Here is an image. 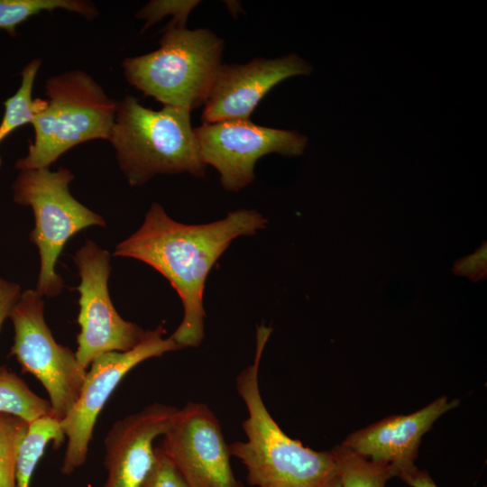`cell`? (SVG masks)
Listing matches in <instances>:
<instances>
[{
	"label": "cell",
	"instance_id": "1",
	"mask_svg": "<svg viewBox=\"0 0 487 487\" xmlns=\"http://www.w3.org/2000/svg\"><path fill=\"white\" fill-rule=\"evenodd\" d=\"M266 224L259 212L240 209L216 222L186 225L152 203L142 226L116 245L114 255L142 261L169 280L184 309L170 336L181 349L197 347L204 338L203 294L211 268L234 239L253 235Z\"/></svg>",
	"mask_w": 487,
	"mask_h": 487
},
{
	"label": "cell",
	"instance_id": "2",
	"mask_svg": "<svg viewBox=\"0 0 487 487\" xmlns=\"http://www.w3.org/2000/svg\"><path fill=\"white\" fill-rule=\"evenodd\" d=\"M271 328L256 329L252 364L236 377V391L245 404L242 427L246 440L228 445L231 456L245 466L249 484L256 487H342L335 455L317 452L287 436L269 413L259 386V368Z\"/></svg>",
	"mask_w": 487,
	"mask_h": 487
},
{
	"label": "cell",
	"instance_id": "3",
	"mask_svg": "<svg viewBox=\"0 0 487 487\" xmlns=\"http://www.w3.org/2000/svg\"><path fill=\"white\" fill-rule=\"evenodd\" d=\"M190 113L169 106L153 110L129 95L118 102L108 142L131 186L143 185L157 174L204 176L206 164Z\"/></svg>",
	"mask_w": 487,
	"mask_h": 487
},
{
	"label": "cell",
	"instance_id": "4",
	"mask_svg": "<svg viewBox=\"0 0 487 487\" xmlns=\"http://www.w3.org/2000/svg\"><path fill=\"white\" fill-rule=\"evenodd\" d=\"M152 52L126 58L130 85L163 106L189 112L205 105L222 65L224 41L208 29L168 24Z\"/></svg>",
	"mask_w": 487,
	"mask_h": 487
},
{
	"label": "cell",
	"instance_id": "5",
	"mask_svg": "<svg viewBox=\"0 0 487 487\" xmlns=\"http://www.w3.org/2000/svg\"><path fill=\"white\" fill-rule=\"evenodd\" d=\"M46 105L31 124L34 140L28 154L16 161L19 170L49 168L80 143L109 140L118 102L87 73L73 69L45 82Z\"/></svg>",
	"mask_w": 487,
	"mask_h": 487
},
{
	"label": "cell",
	"instance_id": "6",
	"mask_svg": "<svg viewBox=\"0 0 487 487\" xmlns=\"http://www.w3.org/2000/svg\"><path fill=\"white\" fill-rule=\"evenodd\" d=\"M74 175L69 169H27L19 171L12 189L14 200L30 207L35 225L30 234L40 254V272L36 291L41 296L59 295L63 287L56 272L57 260L66 243L89 226H105L106 221L70 193Z\"/></svg>",
	"mask_w": 487,
	"mask_h": 487
},
{
	"label": "cell",
	"instance_id": "7",
	"mask_svg": "<svg viewBox=\"0 0 487 487\" xmlns=\"http://www.w3.org/2000/svg\"><path fill=\"white\" fill-rule=\"evenodd\" d=\"M41 298L36 289H27L14 305L9 315L14 329L10 354L23 372L41 382L50 397L51 415L62 420L79 395L87 370L71 349L55 341L44 320Z\"/></svg>",
	"mask_w": 487,
	"mask_h": 487
},
{
	"label": "cell",
	"instance_id": "8",
	"mask_svg": "<svg viewBox=\"0 0 487 487\" xmlns=\"http://www.w3.org/2000/svg\"><path fill=\"white\" fill-rule=\"evenodd\" d=\"M159 326L136 346L125 352H108L96 357L87 372L79 395L61 420L67 446L60 467L70 475L87 459L89 443L99 413L122 379L142 362L181 349Z\"/></svg>",
	"mask_w": 487,
	"mask_h": 487
},
{
	"label": "cell",
	"instance_id": "9",
	"mask_svg": "<svg viewBox=\"0 0 487 487\" xmlns=\"http://www.w3.org/2000/svg\"><path fill=\"white\" fill-rule=\"evenodd\" d=\"M80 283L78 322L79 364L87 370L98 355L108 352H125L140 344L150 333L124 320L115 308L108 292L111 271L110 253L94 242L87 241L75 253Z\"/></svg>",
	"mask_w": 487,
	"mask_h": 487
},
{
	"label": "cell",
	"instance_id": "10",
	"mask_svg": "<svg viewBox=\"0 0 487 487\" xmlns=\"http://www.w3.org/2000/svg\"><path fill=\"white\" fill-rule=\"evenodd\" d=\"M194 131L205 164L217 170L228 191H239L253 182L260 158L270 153L299 156L308 143L298 132L258 125L250 119L202 124Z\"/></svg>",
	"mask_w": 487,
	"mask_h": 487
},
{
	"label": "cell",
	"instance_id": "11",
	"mask_svg": "<svg viewBox=\"0 0 487 487\" xmlns=\"http://www.w3.org/2000/svg\"><path fill=\"white\" fill-rule=\"evenodd\" d=\"M160 447L189 487H244L234 476L220 423L204 403L176 410Z\"/></svg>",
	"mask_w": 487,
	"mask_h": 487
},
{
	"label": "cell",
	"instance_id": "12",
	"mask_svg": "<svg viewBox=\"0 0 487 487\" xmlns=\"http://www.w3.org/2000/svg\"><path fill=\"white\" fill-rule=\"evenodd\" d=\"M312 66L297 54L255 58L245 64H222L204 105L203 124L249 120L265 95L282 80L308 75Z\"/></svg>",
	"mask_w": 487,
	"mask_h": 487
},
{
	"label": "cell",
	"instance_id": "13",
	"mask_svg": "<svg viewBox=\"0 0 487 487\" xmlns=\"http://www.w3.org/2000/svg\"><path fill=\"white\" fill-rule=\"evenodd\" d=\"M177 409L153 403L114 423L105 438L106 479L102 487H141L154 462L153 441Z\"/></svg>",
	"mask_w": 487,
	"mask_h": 487
},
{
	"label": "cell",
	"instance_id": "14",
	"mask_svg": "<svg viewBox=\"0 0 487 487\" xmlns=\"http://www.w3.org/2000/svg\"><path fill=\"white\" fill-rule=\"evenodd\" d=\"M458 400L439 397L409 415L390 416L350 434L342 446L374 462L391 465L395 477L415 466L422 436Z\"/></svg>",
	"mask_w": 487,
	"mask_h": 487
},
{
	"label": "cell",
	"instance_id": "15",
	"mask_svg": "<svg viewBox=\"0 0 487 487\" xmlns=\"http://www.w3.org/2000/svg\"><path fill=\"white\" fill-rule=\"evenodd\" d=\"M65 438L61 420L51 414L28 423L17 451L15 468L17 487H29L32 475L48 443L51 441L54 447L59 448Z\"/></svg>",
	"mask_w": 487,
	"mask_h": 487
},
{
	"label": "cell",
	"instance_id": "16",
	"mask_svg": "<svg viewBox=\"0 0 487 487\" xmlns=\"http://www.w3.org/2000/svg\"><path fill=\"white\" fill-rule=\"evenodd\" d=\"M41 60L34 59L27 63L21 73V85L14 95L5 102L4 116L0 124V143L15 129L31 124L34 115L44 108L46 99L32 98V89ZM2 159L0 157V167Z\"/></svg>",
	"mask_w": 487,
	"mask_h": 487
},
{
	"label": "cell",
	"instance_id": "17",
	"mask_svg": "<svg viewBox=\"0 0 487 487\" xmlns=\"http://www.w3.org/2000/svg\"><path fill=\"white\" fill-rule=\"evenodd\" d=\"M56 9H64L87 19L98 14L94 4L85 0H0V29L15 36L17 26L23 22L41 12Z\"/></svg>",
	"mask_w": 487,
	"mask_h": 487
},
{
	"label": "cell",
	"instance_id": "18",
	"mask_svg": "<svg viewBox=\"0 0 487 487\" xmlns=\"http://www.w3.org/2000/svg\"><path fill=\"white\" fill-rule=\"evenodd\" d=\"M0 412L20 417L29 423L51 414V407L50 401L34 393L15 372L1 366Z\"/></svg>",
	"mask_w": 487,
	"mask_h": 487
},
{
	"label": "cell",
	"instance_id": "19",
	"mask_svg": "<svg viewBox=\"0 0 487 487\" xmlns=\"http://www.w3.org/2000/svg\"><path fill=\"white\" fill-rule=\"evenodd\" d=\"M341 477L342 487H385L395 477L391 464L374 462L342 445L332 449Z\"/></svg>",
	"mask_w": 487,
	"mask_h": 487
},
{
	"label": "cell",
	"instance_id": "20",
	"mask_svg": "<svg viewBox=\"0 0 487 487\" xmlns=\"http://www.w3.org/2000/svg\"><path fill=\"white\" fill-rule=\"evenodd\" d=\"M27 427L20 417L0 412V487H17V451Z\"/></svg>",
	"mask_w": 487,
	"mask_h": 487
},
{
	"label": "cell",
	"instance_id": "21",
	"mask_svg": "<svg viewBox=\"0 0 487 487\" xmlns=\"http://www.w3.org/2000/svg\"><path fill=\"white\" fill-rule=\"evenodd\" d=\"M199 3L200 1L198 0H152L145 4L136 13V17L145 20L143 30L168 14L173 15V20L170 24L186 27L188 14Z\"/></svg>",
	"mask_w": 487,
	"mask_h": 487
},
{
	"label": "cell",
	"instance_id": "22",
	"mask_svg": "<svg viewBox=\"0 0 487 487\" xmlns=\"http://www.w3.org/2000/svg\"><path fill=\"white\" fill-rule=\"evenodd\" d=\"M154 462L141 487H189L175 465L158 446Z\"/></svg>",
	"mask_w": 487,
	"mask_h": 487
},
{
	"label": "cell",
	"instance_id": "23",
	"mask_svg": "<svg viewBox=\"0 0 487 487\" xmlns=\"http://www.w3.org/2000/svg\"><path fill=\"white\" fill-rule=\"evenodd\" d=\"M486 244L469 256L458 260L454 265V272L457 275L467 276L473 280H483L487 271Z\"/></svg>",
	"mask_w": 487,
	"mask_h": 487
},
{
	"label": "cell",
	"instance_id": "24",
	"mask_svg": "<svg viewBox=\"0 0 487 487\" xmlns=\"http://www.w3.org/2000/svg\"><path fill=\"white\" fill-rule=\"evenodd\" d=\"M21 295L20 286L0 277V329ZM1 369V366H0Z\"/></svg>",
	"mask_w": 487,
	"mask_h": 487
},
{
	"label": "cell",
	"instance_id": "25",
	"mask_svg": "<svg viewBox=\"0 0 487 487\" xmlns=\"http://www.w3.org/2000/svg\"><path fill=\"white\" fill-rule=\"evenodd\" d=\"M397 477L411 487H437L428 472L419 470L416 465L400 473Z\"/></svg>",
	"mask_w": 487,
	"mask_h": 487
}]
</instances>
